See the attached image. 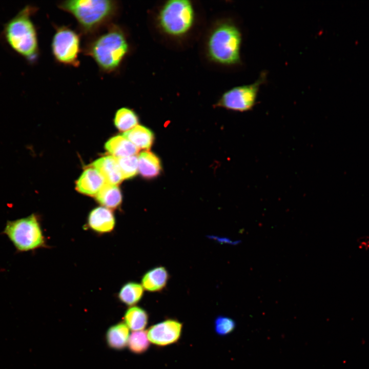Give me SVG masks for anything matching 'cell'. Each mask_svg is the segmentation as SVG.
I'll return each instance as SVG.
<instances>
[{"label": "cell", "mask_w": 369, "mask_h": 369, "mask_svg": "<svg viewBox=\"0 0 369 369\" xmlns=\"http://www.w3.org/2000/svg\"><path fill=\"white\" fill-rule=\"evenodd\" d=\"M128 50V43L122 30L117 25H111L106 31L91 40L85 51L100 70L110 73L119 68Z\"/></svg>", "instance_id": "cell-1"}, {"label": "cell", "mask_w": 369, "mask_h": 369, "mask_svg": "<svg viewBox=\"0 0 369 369\" xmlns=\"http://www.w3.org/2000/svg\"><path fill=\"white\" fill-rule=\"evenodd\" d=\"M36 10L33 6H26L5 24L3 31L9 46L30 62L35 61L39 53L37 32L31 19Z\"/></svg>", "instance_id": "cell-2"}, {"label": "cell", "mask_w": 369, "mask_h": 369, "mask_svg": "<svg viewBox=\"0 0 369 369\" xmlns=\"http://www.w3.org/2000/svg\"><path fill=\"white\" fill-rule=\"evenodd\" d=\"M58 6L75 17L85 33H93L105 25L118 9L116 1L108 0L66 1Z\"/></svg>", "instance_id": "cell-3"}, {"label": "cell", "mask_w": 369, "mask_h": 369, "mask_svg": "<svg viewBox=\"0 0 369 369\" xmlns=\"http://www.w3.org/2000/svg\"><path fill=\"white\" fill-rule=\"evenodd\" d=\"M2 234L8 238L18 253L33 251L45 245L40 222L35 214L8 220Z\"/></svg>", "instance_id": "cell-4"}, {"label": "cell", "mask_w": 369, "mask_h": 369, "mask_svg": "<svg viewBox=\"0 0 369 369\" xmlns=\"http://www.w3.org/2000/svg\"><path fill=\"white\" fill-rule=\"evenodd\" d=\"M241 34L233 25L223 24L211 34L209 42L211 57L220 63L232 65L240 61Z\"/></svg>", "instance_id": "cell-5"}, {"label": "cell", "mask_w": 369, "mask_h": 369, "mask_svg": "<svg viewBox=\"0 0 369 369\" xmlns=\"http://www.w3.org/2000/svg\"><path fill=\"white\" fill-rule=\"evenodd\" d=\"M192 6L186 0H172L168 2L160 13V23L169 34L179 35L186 32L193 22Z\"/></svg>", "instance_id": "cell-6"}, {"label": "cell", "mask_w": 369, "mask_h": 369, "mask_svg": "<svg viewBox=\"0 0 369 369\" xmlns=\"http://www.w3.org/2000/svg\"><path fill=\"white\" fill-rule=\"evenodd\" d=\"M51 49L57 62L66 66L79 65L80 38L72 29L66 26L57 27L52 38Z\"/></svg>", "instance_id": "cell-7"}, {"label": "cell", "mask_w": 369, "mask_h": 369, "mask_svg": "<svg viewBox=\"0 0 369 369\" xmlns=\"http://www.w3.org/2000/svg\"><path fill=\"white\" fill-rule=\"evenodd\" d=\"M265 73L251 84L233 88L222 95L219 105L227 109L244 112L251 110L254 106L260 86L264 82Z\"/></svg>", "instance_id": "cell-8"}, {"label": "cell", "mask_w": 369, "mask_h": 369, "mask_svg": "<svg viewBox=\"0 0 369 369\" xmlns=\"http://www.w3.org/2000/svg\"><path fill=\"white\" fill-rule=\"evenodd\" d=\"M182 325L178 321L167 319L151 326L147 331L153 344L163 346L177 342L180 337Z\"/></svg>", "instance_id": "cell-9"}, {"label": "cell", "mask_w": 369, "mask_h": 369, "mask_svg": "<svg viewBox=\"0 0 369 369\" xmlns=\"http://www.w3.org/2000/svg\"><path fill=\"white\" fill-rule=\"evenodd\" d=\"M90 228L98 233L111 232L115 225V219L112 211L105 207H97L92 210L88 218Z\"/></svg>", "instance_id": "cell-10"}, {"label": "cell", "mask_w": 369, "mask_h": 369, "mask_svg": "<svg viewBox=\"0 0 369 369\" xmlns=\"http://www.w3.org/2000/svg\"><path fill=\"white\" fill-rule=\"evenodd\" d=\"M92 165L101 175L106 183L117 186L123 180L117 159L114 156L102 157Z\"/></svg>", "instance_id": "cell-11"}, {"label": "cell", "mask_w": 369, "mask_h": 369, "mask_svg": "<svg viewBox=\"0 0 369 369\" xmlns=\"http://www.w3.org/2000/svg\"><path fill=\"white\" fill-rule=\"evenodd\" d=\"M105 181L101 175L94 168L86 169L76 182V189L83 194L89 196L96 195Z\"/></svg>", "instance_id": "cell-12"}, {"label": "cell", "mask_w": 369, "mask_h": 369, "mask_svg": "<svg viewBox=\"0 0 369 369\" xmlns=\"http://www.w3.org/2000/svg\"><path fill=\"white\" fill-rule=\"evenodd\" d=\"M169 275L163 266L155 267L143 276L141 285L146 290L156 292L162 290L166 286Z\"/></svg>", "instance_id": "cell-13"}, {"label": "cell", "mask_w": 369, "mask_h": 369, "mask_svg": "<svg viewBox=\"0 0 369 369\" xmlns=\"http://www.w3.org/2000/svg\"><path fill=\"white\" fill-rule=\"evenodd\" d=\"M105 149L116 158L135 155L138 149L123 135L111 138L105 144Z\"/></svg>", "instance_id": "cell-14"}, {"label": "cell", "mask_w": 369, "mask_h": 369, "mask_svg": "<svg viewBox=\"0 0 369 369\" xmlns=\"http://www.w3.org/2000/svg\"><path fill=\"white\" fill-rule=\"evenodd\" d=\"M129 336V327L125 323L120 322L111 326L107 330V343L111 348L122 350L128 344Z\"/></svg>", "instance_id": "cell-15"}, {"label": "cell", "mask_w": 369, "mask_h": 369, "mask_svg": "<svg viewBox=\"0 0 369 369\" xmlns=\"http://www.w3.org/2000/svg\"><path fill=\"white\" fill-rule=\"evenodd\" d=\"M138 172L144 177L151 178L160 173L161 165L159 159L154 154L145 151L138 156Z\"/></svg>", "instance_id": "cell-16"}, {"label": "cell", "mask_w": 369, "mask_h": 369, "mask_svg": "<svg viewBox=\"0 0 369 369\" xmlns=\"http://www.w3.org/2000/svg\"><path fill=\"white\" fill-rule=\"evenodd\" d=\"M122 135L138 149H149L154 140V136L151 131L140 125L125 132Z\"/></svg>", "instance_id": "cell-17"}, {"label": "cell", "mask_w": 369, "mask_h": 369, "mask_svg": "<svg viewBox=\"0 0 369 369\" xmlns=\"http://www.w3.org/2000/svg\"><path fill=\"white\" fill-rule=\"evenodd\" d=\"M97 201L104 207L114 209L121 203L122 195L116 185L105 183L95 195Z\"/></svg>", "instance_id": "cell-18"}, {"label": "cell", "mask_w": 369, "mask_h": 369, "mask_svg": "<svg viewBox=\"0 0 369 369\" xmlns=\"http://www.w3.org/2000/svg\"><path fill=\"white\" fill-rule=\"evenodd\" d=\"M125 324L134 331L143 330L148 321V315L141 308L133 306L129 308L124 315Z\"/></svg>", "instance_id": "cell-19"}, {"label": "cell", "mask_w": 369, "mask_h": 369, "mask_svg": "<svg viewBox=\"0 0 369 369\" xmlns=\"http://www.w3.org/2000/svg\"><path fill=\"white\" fill-rule=\"evenodd\" d=\"M144 288L142 285L135 282H130L124 284L118 294L119 299L127 305H134L142 298Z\"/></svg>", "instance_id": "cell-20"}, {"label": "cell", "mask_w": 369, "mask_h": 369, "mask_svg": "<svg viewBox=\"0 0 369 369\" xmlns=\"http://www.w3.org/2000/svg\"><path fill=\"white\" fill-rule=\"evenodd\" d=\"M138 117L135 113L128 108L118 109L115 115L114 124L121 131H128L137 126Z\"/></svg>", "instance_id": "cell-21"}, {"label": "cell", "mask_w": 369, "mask_h": 369, "mask_svg": "<svg viewBox=\"0 0 369 369\" xmlns=\"http://www.w3.org/2000/svg\"><path fill=\"white\" fill-rule=\"evenodd\" d=\"M127 345L133 353L139 354L145 352L150 346L147 332L144 330L133 332L129 336Z\"/></svg>", "instance_id": "cell-22"}, {"label": "cell", "mask_w": 369, "mask_h": 369, "mask_svg": "<svg viewBox=\"0 0 369 369\" xmlns=\"http://www.w3.org/2000/svg\"><path fill=\"white\" fill-rule=\"evenodd\" d=\"M123 179L135 176L138 172V157L136 155L116 158Z\"/></svg>", "instance_id": "cell-23"}, {"label": "cell", "mask_w": 369, "mask_h": 369, "mask_svg": "<svg viewBox=\"0 0 369 369\" xmlns=\"http://www.w3.org/2000/svg\"><path fill=\"white\" fill-rule=\"evenodd\" d=\"M235 327V321L229 317L219 316L215 319V331L219 336H225L230 334Z\"/></svg>", "instance_id": "cell-24"}, {"label": "cell", "mask_w": 369, "mask_h": 369, "mask_svg": "<svg viewBox=\"0 0 369 369\" xmlns=\"http://www.w3.org/2000/svg\"><path fill=\"white\" fill-rule=\"evenodd\" d=\"M358 248L365 252H369V236L364 235L357 239Z\"/></svg>", "instance_id": "cell-25"}]
</instances>
